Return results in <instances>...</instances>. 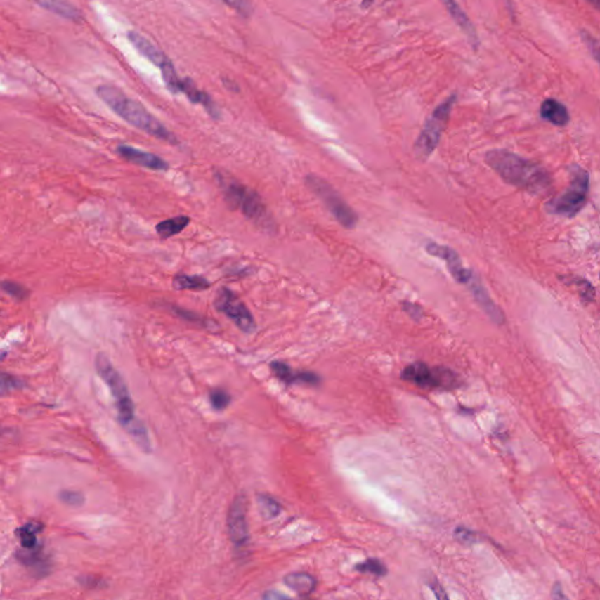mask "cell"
<instances>
[{
	"label": "cell",
	"mask_w": 600,
	"mask_h": 600,
	"mask_svg": "<svg viewBox=\"0 0 600 600\" xmlns=\"http://www.w3.org/2000/svg\"><path fill=\"white\" fill-rule=\"evenodd\" d=\"M264 598H266V599H271V598H275H275H277V599H278V598H287V596H284V594H280V593L268 591V592L265 594Z\"/></svg>",
	"instance_id": "38"
},
{
	"label": "cell",
	"mask_w": 600,
	"mask_h": 600,
	"mask_svg": "<svg viewBox=\"0 0 600 600\" xmlns=\"http://www.w3.org/2000/svg\"><path fill=\"white\" fill-rule=\"evenodd\" d=\"M210 282L203 275H177L173 279V287L178 291L190 289V291H202L210 287Z\"/></svg>",
	"instance_id": "20"
},
{
	"label": "cell",
	"mask_w": 600,
	"mask_h": 600,
	"mask_svg": "<svg viewBox=\"0 0 600 600\" xmlns=\"http://www.w3.org/2000/svg\"><path fill=\"white\" fill-rule=\"evenodd\" d=\"M455 100L456 96H452L448 100H445V103L433 112L431 117L424 124V129L421 131L420 136L415 143V152L421 159H428L438 147L442 131L448 121Z\"/></svg>",
	"instance_id": "7"
},
{
	"label": "cell",
	"mask_w": 600,
	"mask_h": 600,
	"mask_svg": "<svg viewBox=\"0 0 600 600\" xmlns=\"http://www.w3.org/2000/svg\"><path fill=\"white\" fill-rule=\"evenodd\" d=\"M431 587L434 591L435 596H438V599H447L448 598V596L445 594V589H442V586L436 580L431 582Z\"/></svg>",
	"instance_id": "36"
},
{
	"label": "cell",
	"mask_w": 600,
	"mask_h": 600,
	"mask_svg": "<svg viewBox=\"0 0 600 600\" xmlns=\"http://www.w3.org/2000/svg\"><path fill=\"white\" fill-rule=\"evenodd\" d=\"M170 310H171L174 315L178 317V318L183 319L185 322L196 324V325L201 326L203 329L214 330V327H219L217 324H216L215 322L210 320V319L202 317V315H198V313L189 311V310H185V308L176 306V305H170Z\"/></svg>",
	"instance_id": "21"
},
{
	"label": "cell",
	"mask_w": 600,
	"mask_h": 600,
	"mask_svg": "<svg viewBox=\"0 0 600 600\" xmlns=\"http://www.w3.org/2000/svg\"><path fill=\"white\" fill-rule=\"evenodd\" d=\"M117 152L128 162L134 163L136 166L142 167L145 169L154 170V171H166L169 169V164L162 157L141 149L134 148L131 145H119Z\"/></svg>",
	"instance_id": "12"
},
{
	"label": "cell",
	"mask_w": 600,
	"mask_h": 600,
	"mask_svg": "<svg viewBox=\"0 0 600 600\" xmlns=\"http://www.w3.org/2000/svg\"><path fill=\"white\" fill-rule=\"evenodd\" d=\"M403 308L410 315V318H413L414 320L419 322L422 318L424 311H422V308L419 305L412 304V303H403Z\"/></svg>",
	"instance_id": "34"
},
{
	"label": "cell",
	"mask_w": 600,
	"mask_h": 600,
	"mask_svg": "<svg viewBox=\"0 0 600 600\" xmlns=\"http://www.w3.org/2000/svg\"><path fill=\"white\" fill-rule=\"evenodd\" d=\"M487 162L507 183L523 190L538 194L550 187V176L542 167L508 150H491Z\"/></svg>",
	"instance_id": "2"
},
{
	"label": "cell",
	"mask_w": 600,
	"mask_h": 600,
	"mask_svg": "<svg viewBox=\"0 0 600 600\" xmlns=\"http://www.w3.org/2000/svg\"><path fill=\"white\" fill-rule=\"evenodd\" d=\"M258 509L264 519H275L279 515L282 510L280 504L275 501V498L268 495H259L257 496Z\"/></svg>",
	"instance_id": "25"
},
{
	"label": "cell",
	"mask_w": 600,
	"mask_h": 600,
	"mask_svg": "<svg viewBox=\"0 0 600 600\" xmlns=\"http://www.w3.org/2000/svg\"><path fill=\"white\" fill-rule=\"evenodd\" d=\"M216 310L226 315L244 333H252L257 329L254 315L247 305L228 287H221L214 300Z\"/></svg>",
	"instance_id": "9"
},
{
	"label": "cell",
	"mask_w": 600,
	"mask_h": 600,
	"mask_svg": "<svg viewBox=\"0 0 600 600\" xmlns=\"http://www.w3.org/2000/svg\"><path fill=\"white\" fill-rule=\"evenodd\" d=\"M0 287L4 289L5 292L10 296H15L17 299H25L27 296V289L24 286L19 285L17 282H1Z\"/></svg>",
	"instance_id": "29"
},
{
	"label": "cell",
	"mask_w": 600,
	"mask_h": 600,
	"mask_svg": "<svg viewBox=\"0 0 600 600\" xmlns=\"http://www.w3.org/2000/svg\"><path fill=\"white\" fill-rule=\"evenodd\" d=\"M96 94L114 113L128 124L161 141L169 145H178L176 136L161 121L149 113L142 103L129 98L120 89L112 85H101L96 89Z\"/></svg>",
	"instance_id": "1"
},
{
	"label": "cell",
	"mask_w": 600,
	"mask_h": 600,
	"mask_svg": "<svg viewBox=\"0 0 600 600\" xmlns=\"http://www.w3.org/2000/svg\"><path fill=\"white\" fill-rule=\"evenodd\" d=\"M59 497H60L61 501L64 502L65 504L72 505V507H80L85 502V498L78 491H61Z\"/></svg>",
	"instance_id": "32"
},
{
	"label": "cell",
	"mask_w": 600,
	"mask_h": 600,
	"mask_svg": "<svg viewBox=\"0 0 600 600\" xmlns=\"http://www.w3.org/2000/svg\"><path fill=\"white\" fill-rule=\"evenodd\" d=\"M124 427L127 429L128 433L134 438L135 441L138 442V445L145 452L150 450V441H149L148 433H147V429L142 424V422H140L138 419H135V420L131 421V422L126 424Z\"/></svg>",
	"instance_id": "23"
},
{
	"label": "cell",
	"mask_w": 600,
	"mask_h": 600,
	"mask_svg": "<svg viewBox=\"0 0 600 600\" xmlns=\"http://www.w3.org/2000/svg\"><path fill=\"white\" fill-rule=\"evenodd\" d=\"M469 287L470 291L473 293L474 298L476 299L477 303L480 305L481 308H483L484 312L487 313L489 317H490L495 322H497V324H502V322H504V317L502 315V312L500 311V308L494 304V301L490 299V296H488L487 291L484 289L483 286L481 284L480 280H477L476 278L474 279L473 282H470V285L468 286Z\"/></svg>",
	"instance_id": "14"
},
{
	"label": "cell",
	"mask_w": 600,
	"mask_h": 600,
	"mask_svg": "<svg viewBox=\"0 0 600 600\" xmlns=\"http://www.w3.org/2000/svg\"><path fill=\"white\" fill-rule=\"evenodd\" d=\"M575 284L577 285V289H578L582 299H585L586 301H592L594 299V294H596L594 289L587 280L580 278L575 279Z\"/></svg>",
	"instance_id": "33"
},
{
	"label": "cell",
	"mask_w": 600,
	"mask_h": 600,
	"mask_svg": "<svg viewBox=\"0 0 600 600\" xmlns=\"http://www.w3.org/2000/svg\"><path fill=\"white\" fill-rule=\"evenodd\" d=\"M221 1L243 17H249L252 12V6L247 0H221Z\"/></svg>",
	"instance_id": "31"
},
{
	"label": "cell",
	"mask_w": 600,
	"mask_h": 600,
	"mask_svg": "<svg viewBox=\"0 0 600 600\" xmlns=\"http://www.w3.org/2000/svg\"><path fill=\"white\" fill-rule=\"evenodd\" d=\"M552 596H554V598H561H561H565L564 594L561 592V584H559V582H557V584L554 586V589H552Z\"/></svg>",
	"instance_id": "37"
},
{
	"label": "cell",
	"mask_w": 600,
	"mask_h": 600,
	"mask_svg": "<svg viewBox=\"0 0 600 600\" xmlns=\"http://www.w3.org/2000/svg\"><path fill=\"white\" fill-rule=\"evenodd\" d=\"M216 178L230 208L240 210L247 219L261 229L270 231L275 228L266 205L256 191L224 173L216 174Z\"/></svg>",
	"instance_id": "3"
},
{
	"label": "cell",
	"mask_w": 600,
	"mask_h": 600,
	"mask_svg": "<svg viewBox=\"0 0 600 600\" xmlns=\"http://www.w3.org/2000/svg\"><path fill=\"white\" fill-rule=\"evenodd\" d=\"M426 250H427L428 254L443 259L447 266H448L449 271L452 273V277L457 282H461V284L469 286L470 282L476 278L473 275V272L463 266L459 254H457L455 250L450 249V247L431 242V243L427 244Z\"/></svg>",
	"instance_id": "11"
},
{
	"label": "cell",
	"mask_w": 600,
	"mask_h": 600,
	"mask_svg": "<svg viewBox=\"0 0 600 600\" xmlns=\"http://www.w3.org/2000/svg\"><path fill=\"white\" fill-rule=\"evenodd\" d=\"M228 530L230 540L236 547L247 545L249 540V528H247V503L243 496L233 502L228 516Z\"/></svg>",
	"instance_id": "10"
},
{
	"label": "cell",
	"mask_w": 600,
	"mask_h": 600,
	"mask_svg": "<svg viewBox=\"0 0 600 600\" xmlns=\"http://www.w3.org/2000/svg\"><path fill=\"white\" fill-rule=\"evenodd\" d=\"M231 398L224 389H214L210 392V403L216 410H226L229 406Z\"/></svg>",
	"instance_id": "28"
},
{
	"label": "cell",
	"mask_w": 600,
	"mask_h": 600,
	"mask_svg": "<svg viewBox=\"0 0 600 600\" xmlns=\"http://www.w3.org/2000/svg\"><path fill=\"white\" fill-rule=\"evenodd\" d=\"M190 217H188V216H177L173 219H166L155 226L156 233L162 240H168L170 237L176 236L178 233H182L190 224Z\"/></svg>",
	"instance_id": "19"
},
{
	"label": "cell",
	"mask_w": 600,
	"mask_h": 600,
	"mask_svg": "<svg viewBox=\"0 0 600 600\" xmlns=\"http://www.w3.org/2000/svg\"><path fill=\"white\" fill-rule=\"evenodd\" d=\"M356 568L359 572H364V573L367 572L375 575H385L387 573V568L378 559H367L358 564Z\"/></svg>",
	"instance_id": "27"
},
{
	"label": "cell",
	"mask_w": 600,
	"mask_h": 600,
	"mask_svg": "<svg viewBox=\"0 0 600 600\" xmlns=\"http://www.w3.org/2000/svg\"><path fill=\"white\" fill-rule=\"evenodd\" d=\"M271 370L273 374L285 384H293V382L298 381V373H294L289 365L280 363V361H275L271 364Z\"/></svg>",
	"instance_id": "26"
},
{
	"label": "cell",
	"mask_w": 600,
	"mask_h": 600,
	"mask_svg": "<svg viewBox=\"0 0 600 600\" xmlns=\"http://www.w3.org/2000/svg\"><path fill=\"white\" fill-rule=\"evenodd\" d=\"M306 184L322 200L326 208L329 209V211L341 226L347 229H353L358 222L357 214L327 181L311 174L306 176Z\"/></svg>",
	"instance_id": "6"
},
{
	"label": "cell",
	"mask_w": 600,
	"mask_h": 600,
	"mask_svg": "<svg viewBox=\"0 0 600 600\" xmlns=\"http://www.w3.org/2000/svg\"><path fill=\"white\" fill-rule=\"evenodd\" d=\"M587 1H589V3H591V4L594 6V8H599V0H587Z\"/></svg>",
	"instance_id": "39"
},
{
	"label": "cell",
	"mask_w": 600,
	"mask_h": 600,
	"mask_svg": "<svg viewBox=\"0 0 600 600\" xmlns=\"http://www.w3.org/2000/svg\"><path fill=\"white\" fill-rule=\"evenodd\" d=\"M285 585L301 596H310L315 592L317 580L308 572H293L285 575Z\"/></svg>",
	"instance_id": "16"
},
{
	"label": "cell",
	"mask_w": 600,
	"mask_h": 600,
	"mask_svg": "<svg viewBox=\"0 0 600 600\" xmlns=\"http://www.w3.org/2000/svg\"><path fill=\"white\" fill-rule=\"evenodd\" d=\"M540 117L558 127L566 126L570 121V114L566 107L556 99H547L542 103Z\"/></svg>",
	"instance_id": "15"
},
{
	"label": "cell",
	"mask_w": 600,
	"mask_h": 600,
	"mask_svg": "<svg viewBox=\"0 0 600 600\" xmlns=\"http://www.w3.org/2000/svg\"><path fill=\"white\" fill-rule=\"evenodd\" d=\"M445 8H448L449 13L452 15V18L455 20L456 24L463 30V32L466 33L467 36L469 37L470 41L474 46L477 45V36L474 26L471 25L469 19L467 17L466 13L462 11V8H459L456 0H442Z\"/></svg>",
	"instance_id": "18"
},
{
	"label": "cell",
	"mask_w": 600,
	"mask_h": 600,
	"mask_svg": "<svg viewBox=\"0 0 600 600\" xmlns=\"http://www.w3.org/2000/svg\"><path fill=\"white\" fill-rule=\"evenodd\" d=\"M127 37L131 45L138 51V53L142 54L145 59H148L152 64L155 65L157 67H161L169 59V58H167L166 54L163 53L162 51L159 50V47H156L152 41H149L140 33L129 31Z\"/></svg>",
	"instance_id": "13"
},
{
	"label": "cell",
	"mask_w": 600,
	"mask_h": 600,
	"mask_svg": "<svg viewBox=\"0 0 600 600\" xmlns=\"http://www.w3.org/2000/svg\"><path fill=\"white\" fill-rule=\"evenodd\" d=\"M33 3L39 5L40 8L52 12L54 15H60L63 18L78 22L81 19V13L78 8L73 6L67 0H32Z\"/></svg>",
	"instance_id": "17"
},
{
	"label": "cell",
	"mask_w": 600,
	"mask_h": 600,
	"mask_svg": "<svg viewBox=\"0 0 600 600\" xmlns=\"http://www.w3.org/2000/svg\"><path fill=\"white\" fill-rule=\"evenodd\" d=\"M41 529H43V526L38 523H34V524L30 523L24 528H20L18 530V536L20 538L22 547L25 549H33V547H38V538H37L36 535L40 533Z\"/></svg>",
	"instance_id": "24"
},
{
	"label": "cell",
	"mask_w": 600,
	"mask_h": 600,
	"mask_svg": "<svg viewBox=\"0 0 600 600\" xmlns=\"http://www.w3.org/2000/svg\"><path fill=\"white\" fill-rule=\"evenodd\" d=\"M96 371L103 381L106 382L110 387V392L113 394L114 399L117 401V410H119V420L121 424L126 426L131 421L135 420V407L129 396L127 385L120 373L114 368L110 359L99 354L96 360Z\"/></svg>",
	"instance_id": "5"
},
{
	"label": "cell",
	"mask_w": 600,
	"mask_h": 600,
	"mask_svg": "<svg viewBox=\"0 0 600 600\" xmlns=\"http://www.w3.org/2000/svg\"><path fill=\"white\" fill-rule=\"evenodd\" d=\"M401 378L422 389H452L459 387V381L450 370L443 367L429 368L424 363H414L403 371Z\"/></svg>",
	"instance_id": "8"
},
{
	"label": "cell",
	"mask_w": 600,
	"mask_h": 600,
	"mask_svg": "<svg viewBox=\"0 0 600 600\" xmlns=\"http://www.w3.org/2000/svg\"><path fill=\"white\" fill-rule=\"evenodd\" d=\"M455 537L457 540H461V542L470 543V542H473L476 538V535L469 531V530L466 529V528H461L459 526V528L455 530Z\"/></svg>",
	"instance_id": "35"
},
{
	"label": "cell",
	"mask_w": 600,
	"mask_h": 600,
	"mask_svg": "<svg viewBox=\"0 0 600 600\" xmlns=\"http://www.w3.org/2000/svg\"><path fill=\"white\" fill-rule=\"evenodd\" d=\"M20 387V380L13 375L0 372V394L11 392L13 389Z\"/></svg>",
	"instance_id": "30"
},
{
	"label": "cell",
	"mask_w": 600,
	"mask_h": 600,
	"mask_svg": "<svg viewBox=\"0 0 600 600\" xmlns=\"http://www.w3.org/2000/svg\"><path fill=\"white\" fill-rule=\"evenodd\" d=\"M570 184L564 194L559 195L549 203L547 208L557 215L572 217L585 205L589 189V176L580 167H572Z\"/></svg>",
	"instance_id": "4"
},
{
	"label": "cell",
	"mask_w": 600,
	"mask_h": 600,
	"mask_svg": "<svg viewBox=\"0 0 600 600\" xmlns=\"http://www.w3.org/2000/svg\"><path fill=\"white\" fill-rule=\"evenodd\" d=\"M159 70L162 72L163 81L166 84L167 89H169L170 92L174 93V94L181 93L183 79H181L180 77H178L176 70L174 67L173 63L170 61V59H168V60H167L166 63L159 67Z\"/></svg>",
	"instance_id": "22"
}]
</instances>
